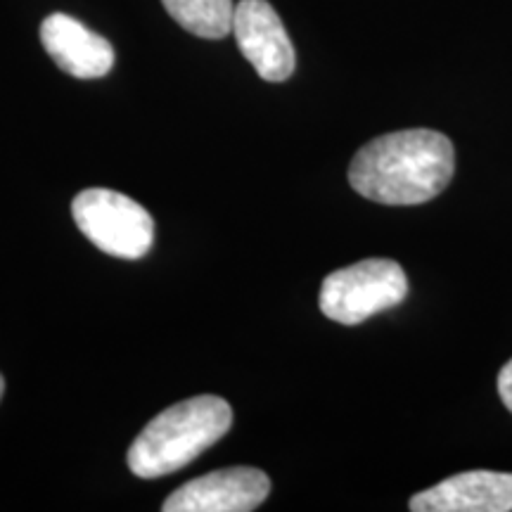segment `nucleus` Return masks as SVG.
<instances>
[{"label": "nucleus", "mask_w": 512, "mask_h": 512, "mask_svg": "<svg viewBox=\"0 0 512 512\" xmlns=\"http://www.w3.org/2000/svg\"><path fill=\"white\" fill-rule=\"evenodd\" d=\"M271 494V479L256 467H226L183 484L162 503L164 512H252Z\"/></svg>", "instance_id": "nucleus-6"}, {"label": "nucleus", "mask_w": 512, "mask_h": 512, "mask_svg": "<svg viewBox=\"0 0 512 512\" xmlns=\"http://www.w3.org/2000/svg\"><path fill=\"white\" fill-rule=\"evenodd\" d=\"M76 226L100 252L117 259H140L155 240V221L136 200L107 188L83 190L74 197Z\"/></svg>", "instance_id": "nucleus-4"}, {"label": "nucleus", "mask_w": 512, "mask_h": 512, "mask_svg": "<svg viewBox=\"0 0 512 512\" xmlns=\"http://www.w3.org/2000/svg\"><path fill=\"white\" fill-rule=\"evenodd\" d=\"M456 174V150L444 133L408 128L370 140L349 166V183L377 204H425Z\"/></svg>", "instance_id": "nucleus-1"}, {"label": "nucleus", "mask_w": 512, "mask_h": 512, "mask_svg": "<svg viewBox=\"0 0 512 512\" xmlns=\"http://www.w3.org/2000/svg\"><path fill=\"white\" fill-rule=\"evenodd\" d=\"M3 392H5V380L3 375H0V399H3Z\"/></svg>", "instance_id": "nucleus-11"}, {"label": "nucleus", "mask_w": 512, "mask_h": 512, "mask_svg": "<svg viewBox=\"0 0 512 512\" xmlns=\"http://www.w3.org/2000/svg\"><path fill=\"white\" fill-rule=\"evenodd\" d=\"M498 394H501L505 408L512 413V358L503 366L501 375H498Z\"/></svg>", "instance_id": "nucleus-10"}, {"label": "nucleus", "mask_w": 512, "mask_h": 512, "mask_svg": "<svg viewBox=\"0 0 512 512\" xmlns=\"http://www.w3.org/2000/svg\"><path fill=\"white\" fill-rule=\"evenodd\" d=\"M233 425V408L214 394L192 396L145 425L128 448V467L140 479H157L190 465Z\"/></svg>", "instance_id": "nucleus-2"}, {"label": "nucleus", "mask_w": 512, "mask_h": 512, "mask_svg": "<svg viewBox=\"0 0 512 512\" xmlns=\"http://www.w3.org/2000/svg\"><path fill=\"white\" fill-rule=\"evenodd\" d=\"M41 43L57 67L74 79H102L114 67L112 43L64 12L43 19Z\"/></svg>", "instance_id": "nucleus-7"}, {"label": "nucleus", "mask_w": 512, "mask_h": 512, "mask_svg": "<svg viewBox=\"0 0 512 512\" xmlns=\"http://www.w3.org/2000/svg\"><path fill=\"white\" fill-rule=\"evenodd\" d=\"M413 512H510V472L475 470L448 477L411 498Z\"/></svg>", "instance_id": "nucleus-8"}, {"label": "nucleus", "mask_w": 512, "mask_h": 512, "mask_svg": "<svg viewBox=\"0 0 512 512\" xmlns=\"http://www.w3.org/2000/svg\"><path fill=\"white\" fill-rule=\"evenodd\" d=\"M233 34L240 53L268 83H283L297 67V55L283 19L268 0H240L233 10Z\"/></svg>", "instance_id": "nucleus-5"}, {"label": "nucleus", "mask_w": 512, "mask_h": 512, "mask_svg": "<svg viewBox=\"0 0 512 512\" xmlns=\"http://www.w3.org/2000/svg\"><path fill=\"white\" fill-rule=\"evenodd\" d=\"M164 10L190 34L219 41L233 31V0H162Z\"/></svg>", "instance_id": "nucleus-9"}, {"label": "nucleus", "mask_w": 512, "mask_h": 512, "mask_svg": "<svg viewBox=\"0 0 512 512\" xmlns=\"http://www.w3.org/2000/svg\"><path fill=\"white\" fill-rule=\"evenodd\" d=\"M408 278L392 259H366L330 273L320 287V311L339 325H358L375 313L399 306Z\"/></svg>", "instance_id": "nucleus-3"}]
</instances>
